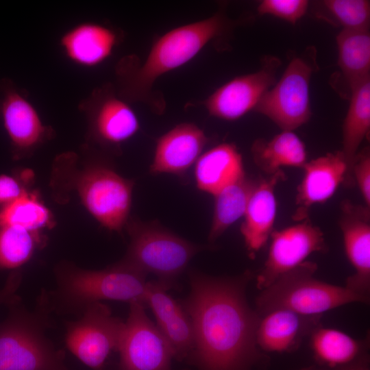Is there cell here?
Here are the masks:
<instances>
[{
    "mask_svg": "<svg viewBox=\"0 0 370 370\" xmlns=\"http://www.w3.org/2000/svg\"><path fill=\"white\" fill-rule=\"evenodd\" d=\"M190 291L182 306L194 333L190 356L201 370L265 369L270 359L257 345L260 316L247 299L254 273L212 277L190 272Z\"/></svg>",
    "mask_w": 370,
    "mask_h": 370,
    "instance_id": "cell-1",
    "label": "cell"
},
{
    "mask_svg": "<svg viewBox=\"0 0 370 370\" xmlns=\"http://www.w3.org/2000/svg\"><path fill=\"white\" fill-rule=\"evenodd\" d=\"M233 26L225 14L219 11L168 31L156 40L142 62L136 55L123 57L115 66L117 93L127 102H142L154 112L162 113L165 101L153 90L157 79L190 61L207 45L228 34Z\"/></svg>",
    "mask_w": 370,
    "mask_h": 370,
    "instance_id": "cell-2",
    "label": "cell"
},
{
    "mask_svg": "<svg viewBox=\"0 0 370 370\" xmlns=\"http://www.w3.org/2000/svg\"><path fill=\"white\" fill-rule=\"evenodd\" d=\"M54 273L55 288L46 291L53 314L79 317L89 305L107 300L146 306V275L121 260L101 270L62 262L56 267Z\"/></svg>",
    "mask_w": 370,
    "mask_h": 370,
    "instance_id": "cell-3",
    "label": "cell"
},
{
    "mask_svg": "<svg viewBox=\"0 0 370 370\" xmlns=\"http://www.w3.org/2000/svg\"><path fill=\"white\" fill-rule=\"evenodd\" d=\"M6 306L8 315L0 322V370H70L64 351L47 335L53 321L46 290L32 310L21 297Z\"/></svg>",
    "mask_w": 370,
    "mask_h": 370,
    "instance_id": "cell-4",
    "label": "cell"
},
{
    "mask_svg": "<svg viewBox=\"0 0 370 370\" xmlns=\"http://www.w3.org/2000/svg\"><path fill=\"white\" fill-rule=\"evenodd\" d=\"M77 156L67 152L55 162L56 177L74 190L86 210L105 228L121 232L130 217L134 183L100 162L78 169Z\"/></svg>",
    "mask_w": 370,
    "mask_h": 370,
    "instance_id": "cell-5",
    "label": "cell"
},
{
    "mask_svg": "<svg viewBox=\"0 0 370 370\" xmlns=\"http://www.w3.org/2000/svg\"><path fill=\"white\" fill-rule=\"evenodd\" d=\"M317 264L305 261L282 275L260 291L256 310L262 315L278 308L307 316H322L324 312L350 303L369 301L347 288L321 281L315 277Z\"/></svg>",
    "mask_w": 370,
    "mask_h": 370,
    "instance_id": "cell-6",
    "label": "cell"
},
{
    "mask_svg": "<svg viewBox=\"0 0 370 370\" xmlns=\"http://www.w3.org/2000/svg\"><path fill=\"white\" fill-rule=\"evenodd\" d=\"M125 228L130 241L121 261L145 275L154 274L167 289L175 285L190 260L206 249L174 234L156 221L129 219Z\"/></svg>",
    "mask_w": 370,
    "mask_h": 370,
    "instance_id": "cell-7",
    "label": "cell"
},
{
    "mask_svg": "<svg viewBox=\"0 0 370 370\" xmlns=\"http://www.w3.org/2000/svg\"><path fill=\"white\" fill-rule=\"evenodd\" d=\"M313 53L293 58L254 110L282 130L293 131L310 119V83L315 69Z\"/></svg>",
    "mask_w": 370,
    "mask_h": 370,
    "instance_id": "cell-8",
    "label": "cell"
},
{
    "mask_svg": "<svg viewBox=\"0 0 370 370\" xmlns=\"http://www.w3.org/2000/svg\"><path fill=\"white\" fill-rule=\"evenodd\" d=\"M125 322L102 302L89 305L74 321L65 322V343L82 362L101 370L110 354L118 351Z\"/></svg>",
    "mask_w": 370,
    "mask_h": 370,
    "instance_id": "cell-9",
    "label": "cell"
},
{
    "mask_svg": "<svg viewBox=\"0 0 370 370\" xmlns=\"http://www.w3.org/2000/svg\"><path fill=\"white\" fill-rule=\"evenodd\" d=\"M79 109L87 119L88 141L106 151H120L121 145L139 130L135 112L111 83L94 89Z\"/></svg>",
    "mask_w": 370,
    "mask_h": 370,
    "instance_id": "cell-10",
    "label": "cell"
},
{
    "mask_svg": "<svg viewBox=\"0 0 370 370\" xmlns=\"http://www.w3.org/2000/svg\"><path fill=\"white\" fill-rule=\"evenodd\" d=\"M145 308L138 302L130 304L118 349L119 370H171L172 350Z\"/></svg>",
    "mask_w": 370,
    "mask_h": 370,
    "instance_id": "cell-11",
    "label": "cell"
},
{
    "mask_svg": "<svg viewBox=\"0 0 370 370\" xmlns=\"http://www.w3.org/2000/svg\"><path fill=\"white\" fill-rule=\"evenodd\" d=\"M270 239L266 260L256 278V286L260 291L306 261L312 254L328 251L323 232L309 218L274 230Z\"/></svg>",
    "mask_w": 370,
    "mask_h": 370,
    "instance_id": "cell-12",
    "label": "cell"
},
{
    "mask_svg": "<svg viewBox=\"0 0 370 370\" xmlns=\"http://www.w3.org/2000/svg\"><path fill=\"white\" fill-rule=\"evenodd\" d=\"M280 59L268 56L256 72L236 77L201 102L210 115L225 121L237 120L255 110L276 82Z\"/></svg>",
    "mask_w": 370,
    "mask_h": 370,
    "instance_id": "cell-13",
    "label": "cell"
},
{
    "mask_svg": "<svg viewBox=\"0 0 370 370\" xmlns=\"http://www.w3.org/2000/svg\"><path fill=\"white\" fill-rule=\"evenodd\" d=\"M0 116L9 136L14 158L29 156L51 139L53 130L44 125L25 91L8 78L0 80Z\"/></svg>",
    "mask_w": 370,
    "mask_h": 370,
    "instance_id": "cell-14",
    "label": "cell"
},
{
    "mask_svg": "<svg viewBox=\"0 0 370 370\" xmlns=\"http://www.w3.org/2000/svg\"><path fill=\"white\" fill-rule=\"evenodd\" d=\"M338 225L346 256L354 273L345 286L369 301L370 208L345 199L340 205Z\"/></svg>",
    "mask_w": 370,
    "mask_h": 370,
    "instance_id": "cell-15",
    "label": "cell"
},
{
    "mask_svg": "<svg viewBox=\"0 0 370 370\" xmlns=\"http://www.w3.org/2000/svg\"><path fill=\"white\" fill-rule=\"evenodd\" d=\"M302 169L292 215L295 222L309 218L310 208L326 202L342 184L348 186L347 164L341 150L308 161Z\"/></svg>",
    "mask_w": 370,
    "mask_h": 370,
    "instance_id": "cell-16",
    "label": "cell"
},
{
    "mask_svg": "<svg viewBox=\"0 0 370 370\" xmlns=\"http://www.w3.org/2000/svg\"><path fill=\"white\" fill-rule=\"evenodd\" d=\"M314 365L319 370H370V334L356 338L320 325L309 336Z\"/></svg>",
    "mask_w": 370,
    "mask_h": 370,
    "instance_id": "cell-17",
    "label": "cell"
},
{
    "mask_svg": "<svg viewBox=\"0 0 370 370\" xmlns=\"http://www.w3.org/2000/svg\"><path fill=\"white\" fill-rule=\"evenodd\" d=\"M208 141L206 134L197 125H177L157 139L149 172L184 175L196 163Z\"/></svg>",
    "mask_w": 370,
    "mask_h": 370,
    "instance_id": "cell-18",
    "label": "cell"
},
{
    "mask_svg": "<svg viewBox=\"0 0 370 370\" xmlns=\"http://www.w3.org/2000/svg\"><path fill=\"white\" fill-rule=\"evenodd\" d=\"M259 316L256 341L265 354L295 352L304 339L322 324V316H307L283 308Z\"/></svg>",
    "mask_w": 370,
    "mask_h": 370,
    "instance_id": "cell-19",
    "label": "cell"
},
{
    "mask_svg": "<svg viewBox=\"0 0 370 370\" xmlns=\"http://www.w3.org/2000/svg\"><path fill=\"white\" fill-rule=\"evenodd\" d=\"M168 289L158 281L147 283L146 305L152 310L157 327L169 347L173 358L190 357L194 348V333L190 319L182 305L173 299Z\"/></svg>",
    "mask_w": 370,
    "mask_h": 370,
    "instance_id": "cell-20",
    "label": "cell"
},
{
    "mask_svg": "<svg viewBox=\"0 0 370 370\" xmlns=\"http://www.w3.org/2000/svg\"><path fill=\"white\" fill-rule=\"evenodd\" d=\"M285 178L282 170L258 179L250 197L240 230L251 258H254L266 245L274 231L277 213L275 188Z\"/></svg>",
    "mask_w": 370,
    "mask_h": 370,
    "instance_id": "cell-21",
    "label": "cell"
},
{
    "mask_svg": "<svg viewBox=\"0 0 370 370\" xmlns=\"http://www.w3.org/2000/svg\"><path fill=\"white\" fill-rule=\"evenodd\" d=\"M119 40L120 35L116 29L102 24L84 22L66 31L59 44L69 60L90 68L109 58Z\"/></svg>",
    "mask_w": 370,
    "mask_h": 370,
    "instance_id": "cell-22",
    "label": "cell"
},
{
    "mask_svg": "<svg viewBox=\"0 0 370 370\" xmlns=\"http://www.w3.org/2000/svg\"><path fill=\"white\" fill-rule=\"evenodd\" d=\"M245 173L241 153L234 144L227 143L202 153L194 172L198 189L212 196Z\"/></svg>",
    "mask_w": 370,
    "mask_h": 370,
    "instance_id": "cell-23",
    "label": "cell"
},
{
    "mask_svg": "<svg viewBox=\"0 0 370 370\" xmlns=\"http://www.w3.org/2000/svg\"><path fill=\"white\" fill-rule=\"evenodd\" d=\"M338 49V80L334 82L341 93L349 97L352 88L370 77V34L369 29H342L336 38Z\"/></svg>",
    "mask_w": 370,
    "mask_h": 370,
    "instance_id": "cell-24",
    "label": "cell"
},
{
    "mask_svg": "<svg viewBox=\"0 0 370 370\" xmlns=\"http://www.w3.org/2000/svg\"><path fill=\"white\" fill-rule=\"evenodd\" d=\"M251 152L255 164L267 175L283 166L302 169L308 162L306 145L293 131L282 130L269 140L256 139Z\"/></svg>",
    "mask_w": 370,
    "mask_h": 370,
    "instance_id": "cell-25",
    "label": "cell"
},
{
    "mask_svg": "<svg viewBox=\"0 0 370 370\" xmlns=\"http://www.w3.org/2000/svg\"><path fill=\"white\" fill-rule=\"evenodd\" d=\"M342 130V149L348 168V186L354 184L352 168L358 149L370 129V77L354 86Z\"/></svg>",
    "mask_w": 370,
    "mask_h": 370,
    "instance_id": "cell-26",
    "label": "cell"
},
{
    "mask_svg": "<svg viewBox=\"0 0 370 370\" xmlns=\"http://www.w3.org/2000/svg\"><path fill=\"white\" fill-rule=\"evenodd\" d=\"M258 182V179L251 178L245 173L213 195V214L208 234L210 243L243 217Z\"/></svg>",
    "mask_w": 370,
    "mask_h": 370,
    "instance_id": "cell-27",
    "label": "cell"
},
{
    "mask_svg": "<svg viewBox=\"0 0 370 370\" xmlns=\"http://www.w3.org/2000/svg\"><path fill=\"white\" fill-rule=\"evenodd\" d=\"M53 217L36 192L26 190L21 197L0 209V226H18L40 233L53 226Z\"/></svg>",
    "mask_w": 370,
    "mask_h": 370,
    "instance_id": "cell-28",
    "label": "cell"
},
{
    "mask_svg": "<svg viewBox=\"0 0 370 370\" xmlns=\"http://www.w3.org/2000/svg\"><path fill=\"white\" fill-rule=\"evenodd\" d=\"M44 242L40 233L18 226H0V271L18 269Z\"/></svg>",
    "mask_w": 370,
    "mask_h": 370,
    "instance_id": "cell-29",
    "label": "cell"
},
{
    "mask_svg": "<svg viewBox=\"0 0 370 370\" xmlns=\"http://www.w3.org/2000/svg\"><path fill=\"white\" fill-rule=\"evenodd\" d=\"M315 16L342 29H369L370 1L367 0H323L316 3Z\"/></svg>",
    "mask_w": 370,
    "mask_h": 370,
    "instance_id": "cell-30",
    "label": "cell"
},
{
    "mask_svg": "<svg viewBox=\"0 0 370 370\" xmlns=\"http://www.w3.org/2000/svg\"><path fill=\"white\" fill-rule=\"evenodd\" d=\"M309 5L306 0H263L257 11L260 15H270L295 24L306 14Z\"/></svg>",
    "mask_w": 370,
    "mask_h": 370,
    "instance_id": "cell-31",
    "label": "cell"
},
{
    "mask_svg": "<svg viewBox=\"0 0 370 370\" xmlns=\"http://www.w3.org/2000/svg\"><path fill=\"white\" fill-rule=\"evenodd\" d=\"M352 177L358 186L364 205L370 208V151L365 147L358 151L352 168Z\"/></svg>",
    "mask_w": 370,
    "mask_h": 370,
    "instance_id": "cell-32",
    "label": "cell"
},
{
    "mask_svg": "<svg viewBox=\"0 0 370 370\" xmlns=\"http://www.w3.org/2000/svg\"><path fill=\"white\" fill-rule=\"evenodd\" d=\"M26 190L18 178L0 175V209L18 199Z\"/></svg>",
    "mask_w": 370,
    "mask_h": 370,
    "instance_id": "cell-33",
    "label": "cell"
},
{
    "mask_svg": "<svg viewBox=\"0 0 370 370\" xmlns=\"http://www.w3.org/2000/svg\"><path fill=\"white\" fill-rule=\"evenodd\" d=\"M23 280L22 271L18 269L13 270L8 276L3 286L0 289V305H8L20 298L17 291Z\"/></svg>",
    "mask_w": 370,
    "mask_h": 370,
    "instance_id": "cell-34",
    "label": "cell"
},
{
    "mask_svg": "<svg viewBox=\"0 0 370 370\" xmlns=\"http://www.w3.org/2000/svg\"><path fill=\"white\" fill-rule=\"evenodd\" d=\"M298 370H319V369H317L315 366L312 365V366H310V367H306L299 369Z\"/></svg>",
    "mask_w": 370,
    "mask_h": 370,
    "instance_id": "cell-35",
    "label": "cell"
},
{
    "mask_svg": "<svg viewBox=\"0 0 370 370\" xmlns=\"http://www.w3.org/2000/svg\"><path fill=\"white\" fill-rule=\"evenodd\" d=\"M0 110H1V101H0Z\"/></svg>",
    "mask_w": 370,
    "mask_h": 370,
    "instance_id": "cell-36",
    "label": "cell"
}]
</instances>
